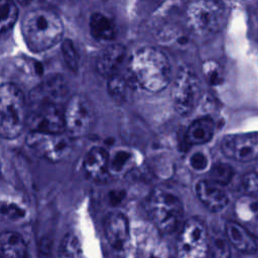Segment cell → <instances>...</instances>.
<instances>
[{
    "label": "cell",
    "instance_id": "obj_3",
    "mask_svg": "<svg viewBox=\"0 0 258 258\" xmlns=\"http://www.w3.org/2000/svg\"><path fill=\"white\" fill-rule=\"evenodd\" d=\"M26 123L25 99L21 90L13 84L0 85V136L6 139L18 137Z\"/></svg>",
    "mask_w": 258,
    "mask_h": 258
},
{
    "label": "cell",
    "instance_id": "obj_30",
    "mask_svg": "<svg viewBox=\"0 0 258 258\" xmlns=\"http://www.w3.org/2000/svg\"><path fill=\"white\" fill-rule=\"evenodd\" d=\"M243 186L247 195L258 199V172H249L243 177Z\"/></svg>",
    "mask_w": 258,
    "mask_h": 258
},
{
    "label": "cell",
    "instance_id": "obj_17",
    "mask_svg": "<svg viewBox=\"0 0 258 258\" xmlns=\"http://www.w3.org/2000/svg\"><path fill=\"white\" fill-rule=\"evenodd\" d=\"M109 153L102 147L91 148L84 158L87 175L95 180H102L109 175Z\"/></svg>",
    "mask_w": 258,
    "mask_h": 258
},
{
    "label": "cell",
    "instance_id": "obj_11",
    "mask_svg": "<svg viewBox=\"0 0 258 258\" xmlns=\"http://www.w3.org/2000/svg\"><path fill=\"white\" fill-rule=\"evenodd\" d=\"M221 148L230 159L241 162L258 159V132L226 135L221 142Z\"/></svg>",
    "mask_w": 258,
    "mask_h": 258
},
{
    "label": "cell",
    "instance_id": "obj_2",
    "mask_svg": "<svg viewBox=\"0 0 258 258\" xmlns=\"http://www.w3.org/2000/svg\"><path fill=\"white\" fill-rule=\"evenodd\" d=\"M22 33L27 46L32 51L39 52L51 48L61 39L63 26L54 11L37 8L25 15Z\"/></svg>",
    "mask_w": 258,
    "mask_h": 258
},
{
    "label": "cell",
    "instance_id": "obj_31",
    "mask_svg": "<svg viewBox=\"0 0 258 258\" xmlns=\"http://www.w3.org/2000/svg\"><path fill=\"white\" fill-rule=\"evenodd\" d=\"M204 73H205V77L207 78L208 82L211 85H217L222 82L221 71L219 70V68L216 63H214V62L205 63Z\"/></svg>",
    "mask_w": 258,
    "mask_h": 258
},
{
    "label": "cell",
    "instance_id": "obj_7",
    "mask_svg": "<svg viewBox=\"0 0 258 258\" xmlns=\"http://www.w3.org/2000/svg\"><path fill=\"white\" fill-rule=\"evenodd\" d=\"M209 233L199 218L184 222L176 241V258H206L209 252Z\"/></svg>",
    "mask_w": 258,
    "mask_h": 258
},
{
    "label": "cell",
    "instance_id": "obj_15",
    "mask_svg": "<svg viewBox=\"0 0 258 258\" xmlns=\"http://www.w3.org/2000/svg\"><path fill=\"white\" fill-rule=\"evenodd\" d=\"M104 232L108 243L116 250H122L130 236L129 223L122 213L110 214L104 225Z\"/></svg>",
    "mask_w": 258,
    "mask_h": 258
},
{
    "label": "cell",
    "instance_id": "obj_12",
    "mask_svg": "<svg viewBox=\"0 0 258 258\" xmlns=\"http://www.w3.org/2000/svg\"><path fill=\"white\" fill-rule=\"evenodd\" d=\"M26 123L32 132L62 134L64 129L63 110L60 106H41L30 109Z\"/></svg>",
    "mask_w": 258,
    "mask_h": 258
},
{
    "label": "cell",
    "instance_id": "obj_6",
    "mask_svg": "<svg viewBox=\"0 0 258 258\" xmlns=\"http://www.w3.org/2000/svg\"><path fill=\"white\" fill-rule=\"evenodd\" d=\"M174 109L180 116L189 115L202 96V87L197 74L188 67L177 72L171 91Z\"/></svg>",
    "mask_w": 258,
    "mask_h": 258
},
{
    "label": "cell",
    "instance_id": "obj_9",
    "mask_svg": "<svg viewBox=\"0 0 258 258\" xmlns=\"http://www.w3.org/2000/svg\"><path fill=\"white\" fill-rule=\"evenodd\" d=\"M26 144L38 156L52 162L63 159L70 149L69 139L62 134L30 131L26 137Z\"/></svg>",
    "mask_w": 258,
    "mask_h": 258
},
{
    "label": "cell",
    "instance_id": "obj_28",
    "mask_svg": "<svg viewBox=\"0 0 258 258\" xmlns=\"http://www.w3.org/2000/svg\"><path fill=\"white\" fill-rule=\"evenodd\" d=\"M61 54L62 58L68 66V68L72 71H78L79 63H80V57L79 53L74 45V43L70 39H64L61 42Z\"/></svg>",
    "mask_w": 258,
    "mask_h": 258
},
{
    "label": "cell",
    "instance_id": "obj_19",
    "mask_svg": "<svg viewBox=\"0 0 258 258\" xmlns=\"http://www.w3.org/2000/svg\"><path fill=\"white\" fill-rule=\"evenodd\" d=\"M90 31L98 40H112L117 35V25L114 19L103 13L95 12L90 17Z\"/></svg>",
    "mask_w": 258,
    "mask_h": 258
},
{
    "label": "cell",
    "instance_id": "obj_34",
    "mask_svg": "<svg viewBox=\"0 0 258 258\" xmlns=\"http://www.w3.org/2000/svg\"><path fill=\"white\" fill-rule=\"evenodd\" d=\"M24 258H29V257H28V256H27V255H26V256H25V257H24Z\"/></svg>",
    "mask_w": 258,
    "mask_h": 258
},
{
    "label": "cell",
    "instance_id": "obj_25",
    "mask_svg": "<svg viewBox=\"0 0 258 258\" xmlns=\"http://www.w3.org/2000/svg\"><path fill=\"white\" fill-rule=\"evenodd\" d=\"M18 7L11 1H0V34L10 29L18 17Z\"/></svg>",
    "mask_w": 258,
    "mask_h": 258
},
{
    "label": "cell",
    "instance_id": "obj_4",
    "mask_svg": "<svg viewBox=\"0 0 258 258\" xmlns=\"http://www.w3.org/2000/svg\"><path fill=\"white\" fill-rule=\"evenodd\" d=\"M226 6L219 1H195L186 8L189 27L202 36L219 32L226 21Z\"/></svg>",
    "mask_w": 258,
    "mask_h": 258
},
{
    "label": "cell",
    "instance_id": "obj_32",
    "mask_svg": "<svg viewBox=\"0 0 258 258\" xmlns=\"http://www.w3.org/2000/svg\"><path fill=\"white\" fill-rule=\"evenodd\" d=\"M5 214L10 217V218H14V219H18L19 217H22L23 216V213L21 210L17 209V208H14V209H10L7 207V210L5 211Z\"/></svg>",
    "mask_w": 258,
    "mask_h": 258
},
{
    "label": "cell",
    "instance_id": "obj_22",
    "mask_svg": "<svg viewBox=\"0 0 258 258\" xmlns=\"http://www.w3.org/2000/svg\"><path fill=\"white\" fill-rule=\"evenodd\" d=\"M131 87L127 77L121 74L109 78L107 84L108 93L116 102H124L128 97Z\"/></svg>",
    "mask_w": 258,
    "mask_h": 258
},
{
    "label": "cell",
    "instance_id": "obj_5",
    "mask_svg": "<svg viewBox=\"0 0 258 258\" xmlns=\"http://www.w3.org/2000/svg\"><path fill=\"white\" fill-rule=\"evenodd\" d=\"M148 211L157 228L164 233L175 231L182 219V204L173 194L157 189L148 199Z\"/></svg>",
    "mask_w": 258,
    "mask_h": 258
},
{
    "label": "cell",
    "instance_id": "obj_18",
    "mask_svg": "<svg viewBox=\"0 0 258 258\" xmlns=\"http://www.w3.org/2000/svg\"><path fill=\"white\" fill-rule=\"evenodd\" d=\"M26 244L23 237L14 231L0 233V258H24Z\"/></svg>",
    "mask_w": 258,
    "mask_h": 258
},
{
    "label": "cell",
    "instance_id": "obj_33",
    "mask_svg": "<svg viewBox=\"0 0 258 258\" xmlns=\"http://www.w3.org/2000/svg\"><path fill=\"white\" fill-rule=\"evenodd\" d=\"M0 174H1V164H0Z\"/></svg>",
    "mask_w": 258,
    "mask_h": 258
},
{
    "label": "cell",
    "instance_id": "obj_8",
    "mask_svg": "<svg viewBox=\"0 0 258 258\" xmlns=\"http://www.w3.org/2000/svg\"><path fill=\"white\" fill-rule=\"evenodd\" d=\"M64 129L71 137L87 134L94 122V110L90 101L81 95L68 99L63 109Z\"/></svg>",
    "mask_w": 258,
    "mask_h": 258
},
{
    "label": "cell",
    "instance_id": "obj_26",
    "mask_svg": "<svg viewBox=\"0 0 258 258\" xmlns=\"http://www.w3.org/2000/svg\"><path fill=\"white\" fill-rule=\"evenodd\" d=\"M209 251L212 258H230L231 249L230 243L225 235L216 234L209 237Z\"/></svg>",
    "mask_w": 258,
    "mask_h": 258
},
{
    "label": "cell",
    "instance_id": "obj_35",
    "mask_svg": "<svg viewBox=\"0 0 258 258\" xmlns=\"http://www.w3.org/2000/svg\"><path fill=\"white\" fill-rule=\"evenodd\" d=\"M256 172H258V171H256Z\"/></svg>",
    "mask_w": 258,
    "mask_h": 258
},
{
    "label": "cell",
    "instance_id": "obj_23",
    "mask_svg": "<svg viewBox=\"0 0 258 258\" xmlns=\"http://www.w3.org/2000/svg\"><path fill=\"white\" fill-rule=\"evenodd\" d=\"M237 216L244 222H253L258 219V199L246 195L236 203Z\"/></svg>",
    "mask_w": 258,
    "mask_h": 258
},
{
    "label": "cell",
    "instance_id": "obj_29",
    "mask_svg": "<svg viewBox=\"0 0 258 258\" xmlns=\"http://www.w3.org/2000/svg\"><path fill=\"white\" fill-rule=\"evenodd\" d=\"M188 164L191 169L198 172L204 171L209 166V157L207 153L203 151H196L189 156Z\"/></svg>",
    "mask_w": 258,
    "mask_h": 258
},
{
    "label": "cell",
    "instance_id": "obj_20",
    "mask_svg": "<svg viewBox=\"0 0 258 258\" xmlns=\"http://www.w3.org/2000/svg\"><path fill=\"white\" fill-rule=\"evenodd\" d=\"M215 134V122L211 117L205 116L195 120L186 130V140L190 144L201 145L209 142Z\"/></svg>",
    "mask_w": 258,
    "mask_h": 258
},
{
    "label": "cell",
    "instance_id": "obj_24",
    "mask_svg": "<svg viewBox=\"0 0 258 258\" xmlns=\"http://www.w3.org/2000/svg\"><path fill=\"white\" fill-rule=\"evenodd\" d=\"M59 258H87L77 236L68 234L63 237L59 247Z\"/></svg>",
    "mask_w": 258,
    "mask_h": 258
},
{
    "label": "cell",
    "instance_id": "obj_21",
    "mask_svg": "<svg viewBox=\"0 0 258 258\" xmlns=\"http://www.w3.org/2000/svg\"><path fill=\"white\" fill-rule=\"evenodd\" d=\"M135 163L134 154L127 150H116L109 154V175H121L130 170Z\"/></svg>",
    "mask_w": 258,
    "mask_h": 258
},
{
    "label": "cell",
    "instance_id": "obj_13",
    "mask_svg": "<svg viewBox=\"0 0 258 258\" xmlns=\"http://www.w3.org/2000/svg\"><path fill=\"white\" fill-rule=\"evenodd\" d=\"M126 56V48L122 44L113 43L106 46L97 56V72L108 79L120 74L121 69L125 64Z\"/></svg>",
    "mask_w": 258,
    "mask_h": 258
},
{
    "label": "cell",
    "instance_id": "obj_1",
    "mask_svg": "<svg viewBox=\"0 0 258 258\" xmlns=\"http://www.w3.org/2000/svg\"><path fill=\"white\" fill-rule=\"evenodd\" d=\"M127 79L131 86L157 93L171 81V66L167 56L155 47H142L134 52L127 64Z\"/></svg>",
    "mask_w": 258,
    "mask_h": 258
},
{
    "label": "cell",
    "instance_id": "obj_16",
    "mask_svg": "<svg viewBox=\"0 0 258 258\" xmlns=\"http://www.w3.org/2000/svg\"><path fill=\"white\" fill-rule=\"evenodd\" d=\"M225 236L230 245L244 254H254L258 250L257 241L252 233L237 222L229 221L226 223Z\"/></svg>",
    "mask_w": 258,
    "mask_h": 258
},
{
    "label": "cell",
    "instance_id": "obj_27",
    "mask_svg": "<svg viewBox=\"0 0 258 258\" xmlns=\"http://www.w3.org/2000/svg\"><path fill=\"white\" fill-rule=\"evenodd\" d=\"M211 181L217 183L218 185H224L227 184L233 177L234 170L231 165L228 163H217L215 164L211 171Z\"/></svg>",
    "mask_w": 258,
    "mask_h": 258
},
{
    "label": "cell",
    "instance_id": "obj_14",
    "mask_svg": "<svg viewBox=\"0 0 258 258\" xmlns=\"http://www.w3.org/2000/svg\"><path fill=\"white\" fill-rule=\"evenodd\" d=\"M196 195L201 203L211 212H221L227 208L229 197L221 185L210 179H202L196 184Z\"/></svg>",
    "mask_w": 258,
    "mask_h": 258
},
{
    "label": "cell",
    "instance_id": "obj_10",
    "mask_svg": "<svg viewBox=\"0 0 258 258\" xmlns=\"http://www.w3.org/2000/svg\"><path fill=\"white\" fill-rule=\"evenodd\" d=\"M69 89L66 80L59 75H52L37 85L29 95V108L41 106H61L67 100Z\"/></svg>",
    "mask_w": 258,
    "mask_h": 258
}]
</instances>
